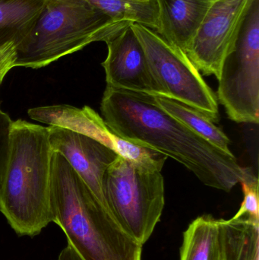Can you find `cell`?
Wrapping results in <instances>:
<instances>
[{"label": "cell", "instance_id": "obj_1", "mask_svg": "<svg viewBox=\"0 0 259 260\" xmlns=\"http://www.w3.org/2000/svg\"><path fill=\"white\" fill-rule=\"evenodd\" d=\"M104 121L135 145L158 151L191 171L204 184L230 192L247 168L166 112L155 96L106 85L100 104Z\"/></svg>", "mask_w": 259, "mask_h": 260}, {"label": "cell", "instance_id": "obj_2", "mask_svg": "<svg viewBox=\"0 0 259 260\" xmlns=\"http://www.w3.org/2000/svg\"><path fill=\"white\" fill-rule=\"evenodd\" d=\"M53 222L85 260H141L143 245L126 233L66 159L53 151Z\"/></svg>", "mask_w": 259, "mask_h": 260}, {"label": "cell", "instance_id": "obj_3", "mask_svg": "<svg viewBox=\"0 0 259 260\" xmlns=\"http://www.w3.org/2000/svg\"><path fill=\"white\" fill-rule=\"evenodd\" d=\"M49 136L48 127L21 120L12 123L0 212L18 236H36L53 222Z\"/></svg>", "mask_w": 259, "mask_h": 260}, {"label": "cell", "instance_id": "obj_4", "mask_svg": "<svg viewBox=\"0 0 259 260\" xmlns=\"http://www.w3.org/2000/svg\"><path fill=\"white\" fill-rule=\"evenodd\" d=\"M132 24L117 22L88 0H45L33 28L17 47L15 67L40 69Z\"/></svg>", "mask_w": 259, "mask_h": 260}, {"label": "cell", "instance_id": "obj_5", "mask_svg": "<svg viewBox=\"0 0 259 260\" xmlns=\"http://www.w3.org/2000/svg\"><path fill=\"white\" fill-rule=\"evenodd\" d=\"M103 192L120 227L144 245L161 221L165 205L164 177L118 156L105 172Z\"/></svg>", "mask_w": 259, "mask_h": 260}, {"label": "cell", "instance_id": "obj_6", "mask_svg": "<svg viewBox=\"0 0 259 260\" xmlns=\"http://www.w3.org/2000/svg\"><path fill=\"white\" fill-rule=\"evenodd\" d=\"M217 100L237 123L259 121V0H254L220 69Z\"/></svg>", "mask_w": 259, "mask_h": 260}, {"label": "cell", "instance_id": "obj_7", "mask_svg": "<svg viewBox=\"0 0 259 260\" xmlns=\"http://www.w3.org/2000/svg\"><path fill=\"white\" fill-rule=\"evenodd\" d=\"M142 46L147 62L164 97L194 108L213 123L220 120L218 103L214 91L180 49L172 45L149 27L131 24Z\"/></svg>", "mask_w": 259, "mask_h": 260}, {"label": "cell", "instance_id": "obj_8", "mask_svg": "<svg viewBox=\"0 0 259 260\" xmlns=\"http://www.w3.org/2000/svg\"><path fill=\"white\" fill-rule=\"evenodd\" d=\"M253 1L212 3L185 53L199 73L219 79L224 59L234 47Z\"/></svg>", "mask_w": 259, "mask_h": 260}, {"label": "cell", "instance_id": "obj_9", "mask_svg": "<svg viewBox=\"0 0 259 260\" xmlns=\"http://www.w3.org/2000/svg\"><path fill=\"white\" fill-rule=\"evenodd\" d=\"M108 54L102 62L106 85L119 89L164 96L131 25L106 41Z\"/></svg>", "mask_w": 259, "mask_h": 260}, {"label": "cell", "instance_id": "obj_10", "mask_svg": "<svg viewBox=\"0 0 259 260\" xmlns=\"http://www.w3.org/2000/svg\"><path fill=\"white\" fill-rule=\"evenodd\" d=\"M48 128L53 151L59 153L66 159L108 210L103 192V177L118 154L89 136L60 126Z\"/></svg>", "mask_w": 259, "mask_h": 260}, {"label": "cell", "instance_id": "obj_11", "mask_svg": "<svg viewBox=\"0 0 259 260\" xmlns=\"http://www.w3.org/2000/svg\"><path fill=\"white\" fill-rule=\"evenodd\" d=\"M159 11L157 33L184 53L197 33L214 2L210 0H156Z\"/></svg>", "mask_w": 259, "mask_h": 260}, {"label": "cell", "instance_id": "obj_12", "mask_svg": "<svg viewBox=\"0 0 259 260\" xmlns=\"http://www.w3.org/2000/svg\"><path fill=\"white\" fill-rule=\"evenodd\" d=\"M28 115L36 121L60 126L97 141L106 125L103 117L88 106L82 109L70 105L39 107L29 110Z\"/></svg>", "mask_w": 259, "mask_h": 260}, {"label": "cell", "instance_id": "obj_13", "mask_svg": "<svg viewBox=\"0 0 259 260\" xmlns=\"http://www.w3.org/2000/svg\"><path fill=\"white\" fill-rule=\"evenodd\" d=\"M218 238L221 260H259V223L218 219Z\"/></svg>", "mask_w": 259, "mask_h": 260}, {"label": "cell", "instance_id": "obj_14", "mask_svg": "<svg viewBox=\"0 0 259 260\" xmlns=\"http://www.w3.org/2000/svg\"><path fill=\"white\" fill-rule=\"evenodd\" d=\"M45 0H0V45H19L33 28Z\"/></svg>", "mask_w": 259, "mask_h": 260}, {"label": "cell", "instance_id": "obj_15", "mask_svg": "<svg viewBox=\"0 0 259 260\" xmlns=\"http://www.w3.org/2000/svg\"><path fill=\"white\" fill-rule=\"evenodd\" d=\"M179 260H221L218 220L203 215L193 221L184 232Z\"/></svg>", "mask_w": 259, "mask_h": 260}, {"label": "cell", "instance_id": "obj_16", "mask_svg": "<svg viewBox=\"0 0 259 260\" xmlns=\"http://www.w3.org/2000/svg\"><path fill=\"white\" fill-rule=\"evenodd\" d=\"M157 103L172 117L183 123L196 134L212 144L227 154H233L230 150L229 138L211 120L191 107L163 96H155Z\"/></svg>", "mask_w": 259, "mask_h": 260}, {"label": "cell", "instance_id": "obj_17", "mask_svg": "<svg viewBox=\"0 0 259 260\" xmlns=\"http://www.w3.org/2000/svg\"><path fill=\"white\" fill-rule=\"evenodd\" d=\"M96 9L117 22H129L159 29V11L156 0H88Z\"/></svg>", "mask_w": 259, "mask_h": 260}, {"label": "cell", "instance_id": "obj_18", "mask_svg": "<svg viewBox=\"0 0 259 260\" xmlns=\"http://www.w3.org/2000/svg\"><path fill=\"white\" fill-rule=\"evenodd\" d=\"M240 183L244 199L238 212L232 218H246L249 221L259 223L258 177L249 168H247L246 174Z\"/></svg>", "mask_w": 259, "mask_h": 260}, {"label": "cell", "instance_id": "obj_19", "mask_svg": "<svg viewBox=\"0 0 259 260\" xmlns=\"http://www.w3.org/2000/svg\"><path fill=\"white\" fill-rule=\"evenodd\" d=\"M12 123L9 114L3 112L0 107V190L9 160Z\"/></svg>", "mask_w": 259, "mask_h": 260}, {"label": "cell", "instance_id": "obj_20", "mask_svg": "<svg viewBox=\"0 0 259 260\" xmlns=\"http://www.w3.org/2000/svg\"><path fill=\"white\" fill-rule=\"evenodd\" d=\"M17 45L14 41L0 45V86L7 73L15 67Z\"/></svg>", "mask_w": 259, "mask_h": 260}, {"label": "cell", "instance_id": "obj_21", "mask_svg": "<svg viewBox=\"0 0 259 260\" xmlns=\"http://www.w3.org/2000/svg\"><path fill=\"white\" fill-rule=\"evenodd\" d=\"M57 260H85L79 254V252L74 248L71 244L68 243V245L62 250Z\"/></svg>", "mask_w": 259, "mask_h": 260}, {"label": "cell", "instance_id": "obj_22", "mask_svg": "<svg viewBox=\"0 0 259 260\" xmlns=\"http://www.w3.org/2000/svg\"><path fill=\"white\" fill-rule=\"evenodd\" d=\"M132 1H136V2H147L149 0H132Z\"/></svg>", "mask_w": 259, "mask_h": 260}, {"label": "cell", "instance_id": "obj_23", "mask_svg": "<svg viewBox=\"0 0 259 260\" xmlns=\"http://www.w3.org/2000/svg\"><path fill=\"white\" fill-rule=\"evenodd\" d=\"M210 1L215 2L217 1V0H210Z\"/></svg>", "mask_w": 259, "mask_h": 260}]
</instances>
